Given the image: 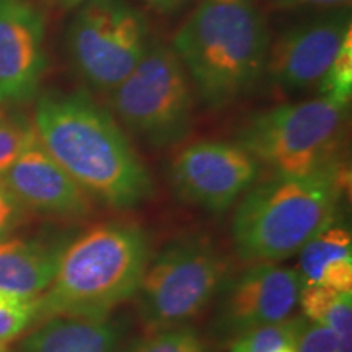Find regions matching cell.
<instances>
[{"instance_id":"obj_1","label":"cell","mask_w":352,"mask_h":352,"mask_svg":"<svg viewBox=\"0 0 352 352\" xmlns=\"http://www.w3.org/2000/svg\"><path fill=\"white\" fill-rule=\"evenodd\" d=\"M34 131L44 151L83 191L116 210L135 209L153 182L116 120L83 91L39 96Z\"/></svg>"},{"instance_id":"obj_2","label":"cell","mask_w":352,"mask_h":352,"mask_svg":"<svg viewBox=\"0 0 352 352\" xmlns=\"http://www.w3.org/2000/svg\"><path fill=\"white\" fill-rule=\"evenodd\" d=\"M152 258L151 240L131 222H101L69 241L59 270L34 302V323L44 320H104L135 297Z\"/></svg>"},{"instance_id":"obj_3","label":"cell","mask_w":352,"mask_h":352,"mask_svg":"<svg viewBox=\"0 0 352 352\" xmlns=\"http://www.w3.org/2000/svg\"><path fill=\"white\" fill-rule=\"evenodd\" d=\"M346 191L341 162L302 176L274 175L236 202L232 240L248 264L279 263L338 220Z\"/></svg>"},{"instance_id":"obj_4","label":"cell","mask_w":352,"mask_h":352,"mask_svg":"<svg viewBox=\"0 0 352 352\" xmlns=\"http://www.w3.org/2000/svg\"><path fill=\"white\" fill-rule=\"evenodd\" d=\"M270 25L254 3L201 2L175 33L173 47L206 107H230L264 77Z\"/></svg>"},{"instance_id":"obj_5","label":"cell","mask_w":352,"mask_h":352,"mask_svg":"<svg viewBox=\"0 0 352 352\" xmlns=\"http://www.w3.org/2000/svg\"><path fill=\"white\" fill-rule=\"evenodd\" d=\"M230 276V258L208 236L166 243L151 258L134 297L145 331L186 327L212 305Z\"/></svg>"},{"instance_id":"obj_6","label":"cell","mask_w":352,"mask_h":352,"mask_svg":"<svg viewBox=\"0 0 352 352\" xmlns=\"http://www.w3.org/2000/svg\"><path fill=\"white\" fill-rule=\"evenodd\" d=\"M347 104L318 96L253 113L236 144L279 176H302L336 164L346 132Z\"/></svg>"},{"instance_id":"obj_7","label":"cell","mask_w":352,"mask_h":352,"mask_svg":"<svg viewBox=\"0 0 352 352\" xmlns=\"http://www.w3.org/2000/svg\"><path fill=\"white\" fill-rule=\"evenodd\" d=\"M109 94L114 113L151 147H170L191 132L195 90L168 44L151 43L140 63Z\"/></svg>"},{"instance_id":"obj_8","label":"cell","mask_w":352,"mask_h":352,"mask_svg":"<svg viewBox=\"0 0 352 352\" xmlns=\"http://www.w3.org/2000/svg\"><path fill=\"white\" fill-rule=\"evenodd\" d=\"M148 46L147 21L124 0H85L67 32L74 67L100 91L120 85Z\"/></svg>"},{"instance_id":"obj_9","label":"cell","mask_w":352,"mask_h":352,"mask_svg":"<svg viewBox=\"0 0 352 352\" xmlns=\"http://www.w3.org/2000/svg\"><path fill=\"white\" fill-rule=\"evenodd\" d=\"M302 289L297 267L280 263L250 264L228 277L210 305V340L228 347L253 329L290 318L298 307Z\"/></svg>"},{"instance_id":"obj_10","label":"cell","mask_w":352,"mask_h":352,"mask_svg":"<svg viewBox=\"0 0 352 352\" xmlns=\"http://www.w3.org/2000/svg\"><path fill=\"white\" fill-rule=\"evenodd\" d=\"M261 165L236 142L199 140L176 153L168 168L175 195L188 204L223 214L258 183Z\"/></svg>"},{"instance_id":"obj_11","label":"cell","mask_w":352,"mask_h":352,"mask_svg":"<svg viewBox=\"0 0 352 352\" xmlns=\"http://www.w3.org/2000/svg\"><path fill=\"white\" fill-rule=\"evenodd\" d=\"M351 32V12L346 7L285 30L271 39L264 76L284 91L318 85Z\"/></svg>"},{"instance_id":"obj_12","label":"cell","mask_w":352,"mask_h":352,"mask_svg":"<svg viewBox=\"0 0 352 352\" xmlns=\"http://www.w3.org/2000/svg\"><path fill=\"white\" fill-rule=\"evenodd\" d=\"M44 19L30 0H0V103L36 95L47 67Z\"/></svg>"},{"instance_id":"obj_13","label":"cell","mask_w":352,"mask_h":352,"mask_svg":"<svg viewBox=\"0 0 352 352\" xmlns=\"http://www.w3.org/2000/svg\"><path fill=\"white\" fill-rule=\"evenodd\" d=\"M25 209L59 219H82L91 212V199L36 139L0 176Z\"/></svg>"},{"instance_id":"obj_14","label":"cell","mask_w":352,"mask_h":352,"mask_svg":"<svg viewBox=\"0 0 352 352\" xmlns=\"http://www.w3.org/2000/svg\"><path fill=\"white\" fill-rule=\"evenodd\" d=\"M67 240H0V297L36 302L52 284Z\"/></svg>"},{"instance_id":"obj_15","label":"cell","mask_w":352,"mask_h":352,"mask_svg":"<svg viewBox=\"0 0 352 352\" xmlns=\"http://www.w3.org/2000/svg\"><path fill=\"white\" fill-rule=\"evenodd\" d=\"M127 327L121 318L44 320L21 341L19 352H122Z\"/></svg>"},{"instance_id":"obj_16","label":"cell","mask_w":352,"mask_h":352,"mask_svg":"<svg viewBox=\"0 0 352 352\" xmlns=\"http://www.w3.org/2000/svg\"><path fill=\"white\" fill-rule=\"evenodd\" d=\"M297 271L303 285L352 292V235L336 220L303 245Z\"/></svg>"},{"instance_id":"obj_17","label":"cell","mask_w":352,"mask_h":352,"mask_svg":"<svg viewBox=\"0 0 352 352\" xmlns=\"http://www.w3.org/2000/svg\"><path fill=\"white\" fill-rule=\"evenodd\" d=\"M298 305L308 321L323 324L331 331L336 352H352V292L303 285Z\"/></svg>"},{"instance_id":"obj_18","label":"cell","mask_w":352,"mask_h":352,"mask_svg":"<svg viewBox=\"0 0 352 352\" xmlns=\"http://www.w3.org/2000/svg\"><path fill=\"white\" fill-rule=\"evenodd\" d=\"M305 323L303 315H292L243 334L228 346V352H298V336Z\"/></svg>"},{"instance_id":"obj_19","label":"cell","mask_w":352,"mask_h":352,"mask_svg":"<svg viewBox=\"0 0 352 352\" xmlns=\"http://www.w3.org/2000/svg\"><path fill=\"white\" fill-rule=\"evenodd\" d=\"M126 352H209L208 341L189 324L147 333L134 341Z\"/></svg>"},{"instance_id":"obj_20","label":"cell","mask_w":352,"mask_h":352,"mask_svg":"<svg viewBox=\"0 0 352 352\" xmlns=\"http://www.w3.org/2000/svg\"><path fill=\"white\" fill-rule=\"evenodd\" d=\"M320 96L349 107L352 95V34H347L344 43L318 82Z\"/></svg>"},{"instance_id":"obj_21","label":"cell","mask_w":352,"mask_h":352,"mask_svg":"<svg viewBox=\"0 0 352 352\" xmlns=\"http://www.w3.org/2000/svg\"><path fill=\"white\" fill-rule=\"evenodd\" d=\"M38 139L32 122L0 111V176Z\"/></svg>"},{"instance_id":"obj_22","label":"cell","mask_w":352,"mask_h":352,"mask_svg":"<svg viewBox=\"0 0 352 352\" xmlns=\"http://www.w3.org/2000/svg\"><path fill=\"white\" fill-rule=\"evenodd\" d=\"M34 323V302H16L0 297V341L8 342Z\"/></svg>"},{"instance_id":"obj_23","label":"cell","mask_w":352,"mask_h":352,"mask_svg":"<svg viewBox=\"0 0 352 352\" xmlns=\"http://www.w3.org/2000/svg\"><path fill=\"white\" fill-rule=\"evenodd\" d=\"M25 220V208L0 182V240L12 236Z\"/></svg>"},{"instance_id":"obj_24","label":"cell","mask_w":352,"mask_h":352,"mask_svg":"<svg viewBox=\"0 0 352 352\" xmlns=\"http://www.w3.org/2000/svg\"><path fill=\"white\" fill-rule=\"evenodd\" d=\"M298 352H336L334 336L327 327L314 323L305 318L300 336H298Z\"/></svg>"},{"instance_id":"obj_25","label":"cell","mask_w":352,"mask_h":352,"mask_svg":"<svg viewBox=\"0 0 352 352\" xmlns=\"http://www.w3.org/2000/svg\"><path fill=\"white\" fill-rule=\"evenodd\" d=\"M277 8H302V7H320V8H341L349 6L351 0H271Z\"/></svg>"},{"instance_id":"obj_26","label":"cell","mask_w":352,"mask_h":352,"mask_svg":"<svg viewBox=\"0 0 352 352\" xmlns=\"http://www.w3.org/2000/svg\"><path fill=\"white\" fill-rule=\"evenodd\" d=\"M145 3L155 8L158 12L170 13L175 10H179V8L184 7L188 3V0H144Z\"/></svg>"},{"instance_id":"obj_27","label":"cell","mask_w":352,"mask_h":352,"mask_svg":"<svg viewBox=\"0 0 352 352\" xmlns=\"http://www.w3.org/2000/svg\"><path fill=\"white\" fill-rule=\"evenodd\" d=\"M46 2H50L51 6L60 7V8H76V7H80L85 0H46Z\"/></svg>"},{"instance_id":"obj_28","label":"cell","mask_w":352,"mask_h":352,"mask_svg":"<svg viewBox=\"0 0 352 352\" xmlns=\"http://www.w3.org/2000/svg\"><path fill=\"white\" fill-rule=\"evenodd\" d=\"M202 2H215V3H254V0H202Z\"/></svg>"},{"instance_id":"obj_29","label":"cell","mask_w":352,"mask_h":352,"mask_svg":"<svg viewBox=\"0 0 352 352\" xmlns=\"http://www.w3.org/2000/svg\"><path fill=\"white\" fill-rule=\"evenodd\" d=\"M0 352H12L10 347H8V342L0 341Z\"/></svg>"}]
</instances>
